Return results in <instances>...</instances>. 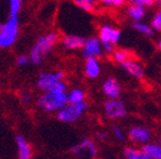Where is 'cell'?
<instances>
[{
    "label": "cell",
    "mask_w": 161,
    "mask_h": 159,
    "mask_svg": "<svg viewBox=\"0 0 161 159\" xmlns=\"http://www.w3.org/2000/svg\"><path fill=\"white\" fill-rule=\"evenodd\" d=\"M111 132H112V135L114 136L115 139L118 141H121V142H124L125 140H126V136H127V134H126V132H125V130L121 127V126L119 125H113L111 127Z\"/></svg>",
    "instance_id": "cb8c5ba5"
},
{
    "label": "cell",
    "mask_w": 161,
    "mask_h": 159,
    "mask_svg": "<svg viewBox=\"0 0 161 159\" xmlns=\"http://www.w3.org/2000/svg\"><path fill=\"white\" fill-rule=\"evenodd\" d=\"M147 10L144 7L136 6V5H129L127 8V15L133 22H141L146 17Z\"/></svg>",
    "instance_id": "2e32d148"
},
{
    "label": "cell",
    "mask_w": 161,
    "mask_h": 159,
    "mask_svg": "<svg viewBox=\"0 0 161 159\" xmlns=\"http://www.w3.org/2000/svg\"><path fill=\"white\" fill-rule=\"evenodd\" d=\"M129 5H136V6L144 7V8H151L154 6V0H128Z\"/></svg>",
    "instance_id": "83f0119b"
},
{
    "label": "cell",
    "mask_w": 161,
    "mask_h": 159,
    "mask_svg": "<svg viewBox=\"0 0 161 159\" xmlns=\"http://www.w3.org/2000/svg\"><path fill=\"white\" fill-rule=\"evenodd\" d=\"M158 143H159V144H160V146H161V138H159V140H158Z\"/></svg>",
    "instance_id": "836d02e7"
},
{
    "label": "cell",
    "mask_w": 161,
    "mask_h": 159,
    "mask_svg": "<svg viewBox=\"0 0 161 159\" xmlns=\"http://www.w3.org/2000/svg\"><path fill=\"white\" fill-rule=\"evenodd\" d=\"M158 49H159V51L161 52V39L158 41Z\"/></svg>",
    "instance_id": "d6a6232c"
},
{
    "label": "cell",
    "mask_w": 161,
    "mask_h": 159,
    "mask_svg": "<svg viewBox=\"0 0 161 159\" xmlns=\"http://www.w3.org/2000/svg\"><path fill=\"white\" fill-rule=\"evenodd\" d=\"M68 102H70V104L86 102V92L81 88H73L68 92Z\"/></svg>",
    "instance_id": "ac0fdd59"
},
{
    "label": "cell",
    "mask_w": 161,
    "mask_h": 159,
    "mask_svg": "<svg viewBox=\"0 0 161 159\" xmlns=\"http://www.w3.org/2000/svg\"><path fill=\"white\" fill-rule=\"evenodd\" d=\"M73 3L81 10L87 13H93L96 8L97 0H73Z\"/></svg>",
    "instance_id": "44dd1931"
},
{
    "label": "cell",
    "mask_w": 161,
    "mask_h": 159,
    "mask_svg": "<svg viewBox=\"0 0 161 159\" xmlns=\"http://www.w3.org/2000/svg\"><path fill=\"white\" fill-rule=\"evenodd\" d=\"M85 75L89 80H95L99 77L102 73V66L98 58H86L85 61Z\"/></svg>",
    "instance_id": "9a60e30c"
},
{
    "label": "cell",
    "mask_w": 161,
    "mask_h": 159,
    "mask_svg": "<svg viewBox=\"0 0 161 159\" xmlns=\"http://www.w3.org/2000/svg\"><path fill=\"white\" fill-rule=\"evenodd\" d=\"M104 116L110 121H120L127 116V107L124 100L118 99H106L103 105Z\"/></svg>",
    "instance_id": "8992f818"
},
{
    "label": "cell",
    "mask_w": 161,
    "mask_h": 159,
    "mask_svg": "<svg viewBox=\"0 0 161 159\" xmlns=\"http://www.w3.org/2000/svg\"><path fill=\"white\" fill-rule=\"evenodd\" d=\"M97 38L102 43L104 52L111 55L112 51L117 48L118 43L120 42L121 31L114 26H112L111 24H103L98 28Z\"/></svg>",
    "instance_id": "277c9868"
},
{
    "label": "cell",
    "mask_w": 161,
    "mask_h": 159,
    "mask_svg": "<svg viewBox=\"0 0 161 159\" xmlns=\"http://www.w3.org/2000/svg\"><path fill=\"white\" fill-rule=\"evenodd\" d=\"M37 86L42 92H55V91H66L68 84L64 80H48L40 77L37 81Z\"/></svg>",
    "instance_id": "30bf717a"
},
{
    "label": "cell",
    "mask_w": 161,
    "mask_h": 159,
    "mask_svg": "<svg viewBox=\"0 0 161 159\" xmlns=\"http://www.w3.org/2000/svg\"><path fill=\"white\" fill-rule=\"evenodd\" d=\"M19 33V16H8L6 22L0 24V49H9L17 41Z\"/></svg>",
    "instance_id": "3957f363"
},
{
    "label": "cell",
    "mask_w": 161,
    "mask_h": 159,
    "mask_svg": "<svg viewBox=\"0 0 161 159\" xmlns=\"http://www.w3.org/2000/svg\"><path fill=\"white\" fill-rule=\"evenodd\" d=\"M131 28L138 32L140 34L144 35L146 38H153L154 37V31L151 28V25L145 23V22H133L131 23Z\"/></svg>",
    "instance_id": "d6986e66"
},
{
    "label": "cell",
    "mask_w": 161,
    "mask_h": 159,
    "mask_svg": "<svg viewBox=\"0 0 161 159\" xmlns=\"http://www.w3.org/2000/svg\"><path fill=\"white\" fill-rule=\"evenodd\" d=\"M112 59L113 61L118 63V64H122L124 61H126L127 59L130 58V52L126 49H117L115 48L111 54Z\"/></svg>",
    "instance_id": "7402d4cb"
},
{
    "label": "cell",
    "mask_w": 161,
    "mask_h": 159,
    "mask_svg": "<svg viewBox=\"0 0 161 159\" xmlns=\"http://www.w3.org/2000/svg\"><path fill=\"white\" fill-rule=\"evenodd\" d=\"M85 58H101L104 55L103 46L97 37H89L85 39L84 46L81 48Z\"/></svg>",
    "instance_id": "9c48e42d"
},
{
    "label": "cell",
    "mask_w": 161,
    "mask_h": 159,
    "mask_svg": "<svg viewBox=\"0 0 161 159\" xmlns=\"http://www.w3.org/2000/svg\"><path fill=\"white\" fill-rule=\"evenodd\" d=\"M15 141L16 147H17V157H19V159H32L33 149H32L30 142L22 135H17Z\"/></svg>",
    "instance_id": "5bb4252c"
},
{
    "label": "cell",
    "mask_w": 161,
    "mask_h": 159,
    "mask_svg": "<svg viewBox=\"0 0 161 159\" xmlns=\"http://www.w3.org/2000/svg\"><path fill=\"white\" fill-rule=\"evenodd\" d=\"M88 105L86 102L82 104H68L64 107H62L58 111H56V117L59 122L66 123V124H72V123L78 122L86 113Z\"/></svg>",
    "instance_id": "5b68a950"
},
{
    "label": "cell",
    "mask_w": 161,
    "mask_h": 159,
    "mask_svg": "<svg viewBox=\"0 0 161 159\" xmlns=\"http://www.w3.org/2000/svg\"><path fill=\"white\" fill-rule=\"evenodd\" d=\"M59 42V34L57 32L50 31L37 39L30 50L29 60L32 65H40L43 58L49 55L54 47Z\"/></svg>",
    "instance_id": "6da1fadb"
},
{
    "label": "cell",
    "mask_w": 161,
    "mask_h": 159,
    "mask_svg": "<svg viewBox=\"0 0 161 159\" xmlns=\"http://www.w3.org/2000/svg\"><path fill=\"white\" fill-rule=\"evenodd\" d=\"M125 159H152L143 151L142 148L137 147H127L124 149Z\"/></svg>",
    "instance_id": "e0dca14e"
},
{
    "label": "cell",
    "mask_w": 161,
    "mask_h": 159,
    "mask_svg": "<svg viewBox=\"0 0 161 159\" xmlns=\"http://www.w3.org/2000/svg\"><path fill=\"white\" fill-rule=\"evenodd\" d=\"M23 7V0H8V10L10 16H19Z\"/></svg>",
    "instance_id": "603a6c76"
},
{
    "label": "cell",
    "mask_w": 161,
    "mask_h": 159,
    "mask_svg": "<svg viewBox=\"0 0 161 159\" xmlns=\"http://www.w3.org/2000/svg\"><path fill=\"white\" fill-rule=\"evenodd\" d=\"M120 65L130 76L135 77L137 80H142L144 77V67H143V65L141 64L140 61L136 60V59L129 58Z\"/></svg>",
    "instance_id": "7c38bea8"
},
{
    "label": "cell",
    "mask_w": 161,
    "mask_h": 159,
    "mask_svg": "<svg viewBox=\"0 0 161 159\" xmlns=\"http://www.w3.org/2000/svg\"><path fill=\"white\" fill-rule=\"evenodd\" d=\"M143 151L152 159H161V146L158 142H149L142 147Z\"/></svg>",
    "instance_id": "ffe728a7"
},
{
    "label": "cell",
    "mask_w": 161,
    "mask_h": 159,
    "mask_svg": "<svg viewBox=\"0 0 161 159\" xmlns=\"http://www.w3.org/2000/svg\"><path fill=\"white\" fill-rule=\"evenodd\" d=\"M16 64H17V66H19V67H24V66L29 65V64H30L29 56H26V55L17 56V58H16Z\"/></svg>",
    "instance_id": "f1b7e54d"
},
{
    "label": "cell",
    "mask_w": 161,
    "mask_h": 159,
    "mask_svg": "<svg viewBox=\"0 0 161 159\" xmlns=\"http://www.w3.org/2000/svg\"><path fill=\"white\" fill-rule=\"evenodd\" d=\"M151 28H153V31H157V32H161V8H159L157 10L153 17L151 19Z\"/></svg>",
    "instance_id": "d4e9b609"
},
{
    "label": "cell",
    "mask_w": 161,
    "mask_h": 159,
    "mask_svg": "<svg viewBox=\"0 0 161 159\" xmlns=\"http://www.w3.org/2000/svg\"><path fill=\"white\" fill-rule=\"evenodd\" d=\"M99 1L105 7H110V8H119L125 6L126 3V0H99Z\"/></svg>",
    "instance_id": "4316f807"
},
{
    "label": "cell",
    "mask_w": 161,
    "mask_h": 159,
    "mask_svg": "<svg viewBox=\"0 0 161 159\" xmlns=\"http://www.w3.org/2000/svg\"><path fill=\"white\" fill-rule=\"evenodd\" d=\"M70 151L78 158H84L85 156H87L90 159H96L98 156V149L96 143L89 138L82 139L80 142L72 146Z\"/></svg>",
    "instance_id": "52a82bcc"
},
{
    "label": "cell",
    "mask_w": 161,
    "mask_h": 159,
    "mask_svg": "<svg viewBox=\"0 0 161 159\" xmlns=\"http://www.w3.org/2000/svg\"><path fill=\"white\" fill-rule=\"evenodd\" d=\"M108 134L106 133V132L99 131L95 134V138H96V140H98V141H105L106 139H108Z\"/></svg>",
    "instance_id": "f546056e"
},
{
    "label": "cell",
    "mask_w": 161,
    "mask_h": 159,
    "mask_svg": "<svg viewBox=\"0 0 161 159\" xmlns=\"http://www.w3.org/2000/svg\"><path fill=\"white\" fill-rule=\"evenodd\" d=\"M61 44L66 50H79L82 48L85 39L78 34H65L62 38H59Z\"/></svg>",
    "instance_id": "4fadbf2b"
},
{
    "label": "cell",
    "mask_w": 161,
    "mask_h": 159,
    "mask_svg": "<svg viewBox=\"0 0 161 159\" xmlns=\"http://www.w3.org/2000/svg\"><path fill=\"white\" fill-rule=\"evenodd\" d=\"M68 104V92L55 91V92H42L37 99L38 107L42 111L48 114L56 113Z\"/></svg>",
    "instance_id": "7a4b0ae2"
},
{
    "label": "cell",
    "mask_w": 161,
    "mask_h": 159,
    "mask_svg": "<svg viewBox=\"0 0 161 159\" xmlns=\"http://www.w3.org/2000/svg\"><path fill=\"white\" fill-rule=\"evenodd\" d=\"M97 1H99V0H97Z\"/></svg>",
    "instance_id": "e575fe53"
},
{
    "label": "cell",
    "mask_w": 161,
    "mask_h": 159,
    "mask_svg": "<svg viewBox=\"0 0 161 159\" xmlns=\"http://www.w3.org/2000/svg\"><path fill=\"white\" fill-rule=\"evenodd\" d=\"M102 92L108 99H118L122 93V88L115 77H108L103 82Z\"/></svg>",
    "instance_id": "8fae6325"
},
{
    "label": "cell",
    "mask_w": 161,
    "mask_h": 159,
    "mask_svg": "<svg viewBox=\"0 0 161 159\" xmlns=\"http://www.w3.org/2000/svg\"><path fill=\"white\" fill-rule=\"evenodd\" d=\"M39 76L48 80H64L65 73L63 70H57V72H53V73H40Z\"/></svg>",
    "instance_id": "484cf974"
},
{
    "label": "cell",
    "mask_w": 161,
    "mask_h": 159,
    "mask_svg": "<svg viewBox=\"0 0 161 159\" xmlns=\"http://www.w3.org/2000/svg\"><path fill=\"white\" fill-rule=\"evenodd\" d=\"M127 138L133 142L135 146L143 147L144 144L149 143L152 140V132L146 126L134 125L127 132Z\"/></svg>",
    "instance_id": "ba28073f"
},
{
    "label": "cell",
    "mask_w": 161,
    "mask_h": 159,
    "mask_svg": "<svg viewBox=\"0 0 161 159\" xmlns=\"http://www.w3.org/2000/svg\"><path fill=\"white\" fill-rule=\"evenodd\" d=\"M154 6L161 8V0H154Z\"/></svg>",
    "instance_id": "1f68e13d"
},
{
    "label": "cell",
    "mask_w": 161,
    "mask_h": 159,
    "mask_svg": "<svg viewBox=\"0 0 161 159\" xmlns=\"http://www.w3.org/2000/svg\"><path fill=\"white\" fill-rule=\"evenodd\" d=\"M21 100L23 104H28L29 101L31 100V95H29V93H22Z\"/></svg>",
    "instance_id": "4dcf8cb0"
}]
</instances>
